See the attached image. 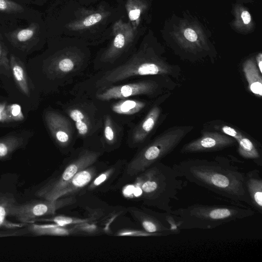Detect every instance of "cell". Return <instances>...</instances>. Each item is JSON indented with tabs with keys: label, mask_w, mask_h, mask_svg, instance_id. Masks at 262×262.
I'll return each instance as SVG.
<instances>
[{
	"label": "cell",
	"mask_w": 262,
	"mask_h": 262,
	"mask_svg": "<svg viewBox=\"0 0 262 262\" xmlns=\"http://www.w3.org/2000/svg\"><path fill=\"white\" fill-rule=\"evenodd\" d=\"M177 175L233 204L252 205L245 186V173L227 160L188 159L172 166Z\"/></svg>",
	"instance_id": "6da1fadb"
},
{
	"label": "cell",
	"mask_w": 262,
	"mask_h": 262,
	"mask_svg": "<svg viewBox=\"0 0 262 262\" xmlns=\"http://www.w3.org/2000/svg\"><path fill=\"white\" fill-rule=\"evenodd\" d=\"M138 197L146 206L169 213L172 209L170 202L178 200V194L185 186L172 167L158 162L135 178Z\"/></svg>",
	"instance_id": "7a4b0ae2"
},
{
	"label": "cell",
	"mask_w": 262,
	"mask_h": 262,
	"mask_svg": "<svg viewBox=\"0 0 262 262\" xmlns=\"http://www.w3.org/2000/svg\"><path fill=\"white\" fill-rule=\"evenodd\" d=\"M255 213L253 208L244 205L198 203L172 210L169 213L180 230L212 229L230 222L251 217Z\"/></svg>",
	"instance_id": "3957f363"
},
{
	"label": "cell",
	"mask_w": 262,
	"mask_h": 262,
	"mask_svg": "<svg viewBox=\"0 0 262 262\" xmlns=\"http://www.w3.org/2000/svg\"><path fill=\"white\" fill-rule=\"evenodd\" d=\"M191 129L190 126L172 128L144 146L127 162L123 172L111 190L119 188L150 166L159 162L170 153Z\"/></svg>",
	"instance_id": "277c9868"
},
{
	"label": "cell",
	"mask_w": 262,
	"mask_h": 262,
	"mask_svg": "<svg viewBox=\"0 0 262 262\" xmlns=\"http://www.w3.org/2000/svg\"><path fill=\"white\" fill-rule=\"evenodd\" d=\"M171 71V66L162 61L136 58L101 72L90 80V85L95 93L131 77L169 74Z\"/></svg>",
	"instance_id": "5b68a950"
},
{
	"label": "cell",
	"mask_w": 262,
	"mask_h": 262,
	"mask_svg": "<svg viewBox=\"0 0 262 262\" xmlns=\"http://www.w3.org/2000/svg\"><path fill=\"white\" fill-rule=\"evenodd\" d=\"M102 155L100 151L82 148L74 151L37 192L43 199H57L61 190L82 169L96 163Z\"/></svg>",
	"instance_id": "8992f818"
},
{
	"label": "cell",
	"mask_w": 262,
	"mask_h": 262,
	"mask_svg": "<svg viewBox=\"0 0 262 262\" xmlns=\"http://www.w3.org/2000/svg\"><path fill=\"white\" fill-rule=\"evenodd\" d=\"M64 111L73 121L79 137L86 138L103 126V115L92 100H74L65 105Z\"/></svg>",
	"instance_id": "52a82bcc"
},
{
	"label": "cell",
	"mask_w": 262,
	"mask_h": 262,
	"mask_svg": "<svg viewBox=\"0 0 262 262\" xmlns=\"http://www.w3.org/2000/svg\"><path fill=\"white\" fill-rule=\"evenodd\" d=\"M75 201V197L69 196L54 201L45 199L31 201L18 205L13 203L9 208V215L21 222L30 223L37 217L54 214L57 210L72 205Z\"/></svg>",
	"instance_id": "ba28073f"
},
{
	"label": "cell",
	"mask_w": 262,
	"mask_h": 262,
	"mask_svg": "<svg viewBox=\"0 0 262 262\" xmlns=\"http://www.w3.org/2000/svg\"><path fill=\"white\" fill-rule=\"evenodd\" d=\"M127 209L143 230L147 232L163 233L167 236L180 231L174 218L169 213L157 212L144 206L141 208L129 207Z\"/></svg>",
	"instance_id": "9c48e42d"
},
{
	"label": "cell",
	"mask_w": 262,
	"mask_h": 262,
	"mask_svg": "<svg viewBox=\"0 0 262 262\" xmlns=\"http://www.w3.org/2000/svg\"><path fill=\"white\" fill-rule=\"evenodd\" d=\"M38 13L28 5L14 0H0V33L39 20Z\"/></svg>",
	"instance_id": "30bf717a"
},
{
	"label": "cell",
	"mask_w": 262,
	"mask_h": 262,
	"mask_svg": "<svg viewBox=\"0 0 262 262\" xmlns=\"http://www.w3.org/2000/svg\"><path fill=\"white\" fill-rule=\"evenodd\" d=\"M157 88V83L152 80L115 84L95 92L94 98L100 102H108L138 95H150L155 92Z\"/></svg>",
	"instance_id": "8fae6325"
},
{
	"label": "cell",
	"mask_w": 262,
	"mask_h": 262,
	"mask_svg": "<svg viewBox=\"0 0 262 262\" xmlns=\"http://www.w3.org/2000/svg\"><path fill=\"white\" fill-rule=\"evenodd\" d=\"M40 27L39 20L32 21L25 27L0 33V39L5 45L25 52L35 48L39 41Z\"/></svg>",
	"instance_id": "7c38bea8"
},
{
	"label": "cell",
	"mask_w": 262,
	"mask_h": 262,
	"mask_svg": "<svg viewBox=\"0 0 262 262\" xmlns=\"http://www.w3.org/2000/svg\"><path fill=\"white\" fill-rule=\"evenodd\" d=\"M47 126L56 144L62 149L72 145L74 128L71 121L61 114L49 111L45 114Z\"/></svg>",
	"instance_id": "4fadbf2b"
},
{
	"label": "cell",
	"mask_w": 262,
	"mask_h": 262,
	"mask_svg": "<svg viewBox=\"0 0 262 262\" xmlns=\"http://www.w3.org/2000/svg\"><path fill=\"white\" fill-rule=\"evenodd\" d=\"M235 140L226 135L215 132L204 133L199 138L184 145L183 154L219 150L234 144Z\"/></svg>",
	"instance_id": "5bb4252c"
},
{
	"label": "cell",
	"mask_w": 262,
	"mask_h": 262,
	"mask_svg": "<svg viewBox=\"0 0 262 262\" xmlns=\"http://www.w3.org/2000/svg\"><path fill=\"white\" fill-rule=\"evenodd\" d=\"M127 161L119 159L102 170L86 187L84 191L105 192L111 190L125 167Z\"/></svg>",
	"instance_id": "9a60e30c"
},
{
	"label": "cell",
	"mask_w": 262,
	"mask_h": 262,
	"mask_svg": "<svg viewBox=\"0 0 262 262\" xmlns=\"http://www.w3.org/2000/svg\"><path fill=\"white\" fill-rule=\"evenodd\" d=\"M96 163L78 172L61 190L57 199L73 196L76 194L84 192L89 183L102 170L104 169V168H102L100 165Z\"/></svg>",
	"instance_id": "2e32d148"
},
{
	"label": "cell",
	"mask_w": 262,
	"mask_h": 262,
	"mask_svg": "<svg viewBox=\"0 0 262 262\" xmlns=\"http://www.w3.org/2000/svg\"><path fill=\"white\" fill-rule=\"evenodd\" d=\"M161 113V109L154 106L144 119L131 131L128 137V145L132 148L141 146L156 126Z\"/></svg>",
	"instance_id": "e0dca14e"
},
{
	"label": "cell",
	"mask_w": 262,
	"mask_h": 262,
	"mask_svg": "<svg viewBox=\"0 0 262 262\" xmlns=\"http://www.w3.org/2000/svg\"><path fill=\"white\" fill-rule=\"evenodd\" d=\"M245 186L252 207L262 213V180L259 171L253 169L245 173Z\"/></svg>",
	"instance_id": "ac0fdd59"
},
{
	"label": "cell",
	"mask_w": 262,
	"mask_h": 262,
	"mask_svg": "<svg viewBox=\"0 0 262 262\" xmlns=\"http://www.w3.org/2000/svg\"><path fill=\"white\" fill-rule=\"evenodd\" d=\"M103 127L102 143L104 149L111 151L117 148L120 146L121 140V129L110 114H104Z\"/></svg>",
	"instance_id": "d6986e66"
},
{
	"label": "cell",
	"mask_w": 262,
	"mask_h": 262,
	"mask_svg": "<svg viewBox=\"0 0 262 262\" xmlns=\"http://www.w3.org/2000/svg\"><path fill=\"white\" fill-rule=\"evenodd\" d=\"M9 60L11 74L17 86L21 93L27 96H29V83L24 63L14 54H10Z\"/></svg>",
	"instance_id": "ffe728a7"
},
{
	"label": "cell",
	"mask_w": 262,
	"mask_h": 262,
	"mask_svg": "<svg viewBox=\"0 0 262 262\" xmlns=\"http://www.w3.org/2000/svg\"><path fill=\"white\" fill-rule=\"evenodd\" d=\"M29 133H19L7 135L0 138V159L7 157L27 142Z\"/></svg>",
	"instance_id": "44dd1931"
},
{
	"label": "cell",
	"mask_w": 262,
	"mask_h": 262,
	"mask_svg": "<svg viewBox=\"0 0 262 262\" xmlns=\"http://www.w3.org/2000/svg\"><path fill=\"white\" fill-rule=\"evenodd\" d=\"M243 71L248 83V88L256 96L262 95V78L255 61L249 59L243 66Z\"/></svg>",
	"instance_id": "7402d4cb"
},
{
	"label": "cell",
	"mask_w": 262,
	"mask_h": 262,
	"mask_svg": "<svg viewBox=\"0 0 262 262\" xmlns=\"http://www.w3.org/2000/svg\"><path fill=\"white\" fill-rule=\"evenodd\" d=\"M76 60L69 57H63L52 61L47 68L48 72L52 76L63 77L78 71L79 66Z\"/></svg>",
	"instance_id": "603a6c76"
},
{
	"label": "cell",
	"mask_w": 262,
	"mask_h": 262,
	"mask_svg": "<svg viewBox=\"0 0 262 262\" xmlns=\"http://www.w3.org/2000/svg\"><path fill=\"white\" fill-rule=\"evenodd\" d=\"M146 106L142 101L135 99H122L115 102L111 105L113 113L122 116H132L139 113Z\"/></svg>",
	"instance_id": "cb8c5ba5"
},
{
	"label": "cell",
	"mask_w": 262,
	"mask_h": 262,
	"mask_svg": "<svg viewBox=\"0 0 262 262\" xmlns=\"http://www.w3.org/2000/svg\"><path fill=\"white\" fill-rule=\"evenodd\" d=\"M237 151L239 155L245 159L257 160L260 155L254 143L248 138L243 136L238 140Z\"/></svg>",
	"instance_id": "d4e9b609"
},
{
	"label": "cell",
	"mask_w": 262,
	"mask_h": 262,
	"mask_svg": "<svg viewBox=\"0 0 262 262\" xmlns=\"http://www.w3.org/2000/svg\"><path fill=\"white\" fill-rule=\"evenodd\" d=\"M23 118L19 105L0 104V121H20Z\"/></svg>",
	"instance_id": "484cf974"
},
{
	"label": "cell",
	"mask_w": 262,
	"mask_h": 262,
	"mask_svg": "<svg viewBox=\"0 0 262 262\" xmlns=\"http://www.w3.org/2000/svg\"><path fill=\"white\" fill-rule=\"evenodd\" d=\"M29 229L36 235H64L70 233V231L58 226V225H41L32 224L30 226Z\"/></svg>",
	"instance_id": "4316f807"
},
{
	"label": "cell",
	"mask_w": 262,
	"mask_h": 262,
	"mask_svg": "<svg viewBox=\"0 0 262 262\" xmlns=\"http://www.w3.org/2000/svg\"><path fill=\"white\" fill-rule=\"evenodd\" d=\"M0 72L7 76H11L8 49L0 39Z\"/></svg>",
	"instance_id": "83f0119b"
},
{
	"label": "cell",
	"mask_w": 262,
	"mask_h": 262,
	"mask_svg": "<svg viewBox=\"0 0 262 262\" xmlns=\"http://www.w3.org/2000/svg\"><path fill=\"white\" fill-rule=\"evenodd\" d=\"M13 202V201H10L5 198H0V226L6 227L17 226L8 223L5 220L6 215H9V208Z\"/></svg>",
	"instance_id": "f1b7e54d"
},
{
	"label": "cell",
	"mask_w": 262,
	"mask_h": 262,
	"mask_svg": "<svg viewBox=\"0 0 262 262\" xmlns=\"http://www.w3.org/2000/svg\"><path fill=\"white\" fill-rule=\"evenodd\" d=\"M222 130L225 135L233 138L236 141L243 136L242 134L238 131L227 125L223 126Z\"/></svg>",
	"instance_id": "f546056e"
},
{
	"label": "cell",
	"mask_w": 262,
	"mask_h": 262,
	"mask_svg": "<svg viewBox=\"0 0 262 262\" xmlns=\"http://www.w3.org/2000/svg\"><path fill=\"white\" fill-rule=\"evenodd\" d=\"M101 18V15L99 13L92 14L85 18L83 25L86 27L91 26L99 22Z\"/></svg>",
	"instance_id": "4dcf8cb0"
},
{
	"label": "cell",
	"mask_w": 262,
	"mask_h": 262,
	"mask_svg": "<svg viewBox=\"0 0 262 262\" xmlns=\"http://www.w3.org/2000/svg\"><path fill=\"white\" fill-rule=\"evenodd\" d=\"M113 45L116 50L122 49L125 45L124 36L122 34L117 35L114 39Z\"/></svg>",
	"instance_id": "1f68e13d"
},
{
	"label": "cell",
	"mask_w": 262,
	"mask_h": 262,
	"mask_svg": "<svg viewBox=\"0 0 262 262\" xmlns=\"http://www.w3.org/2000/svg\"><path fill=\"white\" fill-rule=\"evenodd\" d=\"M184 35L186 39L190 42H195L198 39L195 32L190 28H187L185 30Z\"/></svg>",
	"instance_id": "d6a6232c"
},
{
	"label": "cell",
	"mask_w": 262,
	"mask_h": 262,
	"mask_svg": "<svg viewBox=\"0 0 262 262\" xmlns=\"http://www.w3.org/2000/svg\"><path fill=\"white\" fill-rule=\"evenodd\" d=\"M140 10L138 9L130 10L129 12V19L131 20L137 19L140 16Z\"/></svg>",
	"instance_id": "836d02e7"
},
{
	"label": "cell",
	"mask_w": 262,
	"mask_h": 262,
	"mask_svg": "<svg viewBox=\"0 0 262 262\" xmlns=\"http://www.w3.org/2000/svg\"><path fill=\"white\" fill-rule=\"evenodd\" d=\"M241 16L245 24H248L250 22L251 16L248 11H243L241 14Z\"/></svg>",
	"instance_id": "e575fe53"
},
{
	"label": "cell",
	"mask_w": 262,
	"mask_h": 262,
	"mask_svg": "<svg viewBox=\"0 0 262 262\" xmlns=\"http://www.w3.org/2000/svg\"><path fill=\"white\" fill-rule=\"evenodd\" d=\"M256 62L258 70L260 74L262 73V55L261 53L259 54L256 57Z\"/></svg>",
	"instance_id": "d590c367"
},
{
	"label": "cell",
	"mask_w": 262,
	"mask_h": 262,
	"mask_svg": "<svg viewBox=\"0 0 262 262\" xmlns=\"http://www.w3.org/2000/svg\"><path fill=\"white\" fill-rule=\"evenodd\" d=\"M26 5H35L36 0H14Z\"/></svg>",
	"instance_id": "8d00e7d4"
}]
</instances>
